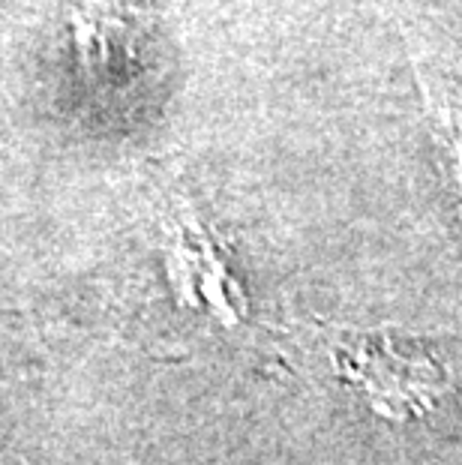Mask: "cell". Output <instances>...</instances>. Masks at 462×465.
I'll return each instance as SVG.
<instances>
[{"label": "cell", "instance_id": "6da1fadb", "mask_svg": "<svg viewBox=\"0 0 462 465\" xmlns=\"http://www.w3.org/2000/svg\"><path fill=\"white\" fill-rule=\"evenodd\" d=\"M328 363L337 381L372 418L393 427L436 418L454 393V379L445 363L427 351L406 349L390 336L330 333Z\"/></svg>", "mask_w": 462, "mask_h": 465}, {"label": "cell", "instance_id": "7a4b0ae2", "mask_svg": "<svg viewBox=\"0 0 462 465\" xmlns=\"http://www.w3.org/2000/svg\"><path fill=\"white\" fill-rule=\"evenodd\" d=\"M165 276L181 306L195 312H208L220 324L243 322L247 301L241 285L234 282L231 271L225 267L220 250H216L208 225L190 204L172 207L165 216Z\"/></svg>", "mask_w": 462, "mask_h": 465}, {"label": "cell", "instance_id": "3957f363", "mask_svg": "<svg viewBox=\"0 0 462 465\" xmlns=\"http://www.w3.org/2000/svg\"><path fill=\"white\" fill-rule=\"evenodd\" d=\"M420 94H424L429 135L438 156V172L445 177V193L462 229V105L424 73H420Z\"/></svg>", "mask_w": 462, "mask_h": 465}]
</instances>
